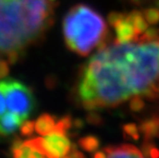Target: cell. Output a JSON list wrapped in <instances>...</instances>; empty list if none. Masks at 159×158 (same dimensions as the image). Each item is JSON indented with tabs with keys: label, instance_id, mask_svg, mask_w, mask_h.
Instances as JSON below:
<instances>
[{
	"label": "cell",
	"instance_id": "5",
	"mask_svg": "<svg viewBox=\"0 0 159 158\" xmlns=\"http://www.w3.org/2000/svg\"><path fill=\"white\" fill-rule=\"evenodd\" d=\"M109 23L115 33V39L119 41H128L145 34L150 24L145 18L143 11L130 12H112L109 16Z\"/></svg>",
	"mask_w": 159,
	"mask_h": 158
},
{
	"label": "cell",
	"instance_id": "17",
	"mask_svg": "<svg viewBox=\"0 0 159 158\" xmlns=\"http://www.w3.org/2000/svg\"><path fill=\"white\" fill-rule=\"evenodd\" d=\"M9 73V67L7 61L0 60V79L5 78Z\"/></svg>",
	"mask_w": 159,
	"mask_h": 158
},
{
	"label": "cell",
	"instance_id": "15",
	"mask_svg": "<svg viewBox=\"0 0 159 158\" xmlns=\"http://www.w3.org/2000/svg\"><path fill=\"white\" fill-rule=\"evenodd\" d=\"M123 133L125 136H127L130 139L137 140L140 137V127H138V125L133 123L125 124L123 126Z\"/></svg>",
	"mask_w": 159,
	"mask_h": 158
},
{
	"label": "cell",
	"instance_id": "16",
	"mask_svg": "<svg viewBox=\"0 0 159 158\" xmlns=\"http://www.w3.org/2000/svg\"><path fill=\"white\" fill-rule=\"evenodd\" d=\"M21 133L23 136H31L33 132H35V126H34V121H24L23 124L20 127Z\"/></svg>",
	"mask_w": 159,
	"mask_h": 158
},
{
	"label": "cell",
	"instance_id": "8",
	"mask_svg": "<svg viewBox=\"0 0 159 158\" xmlns=\"http://www.w3.org/2000/svg\"><path fill=\"white\" fill-rule=\"evenodd\" d=\"M105 157H144L141 149L129 144L108 146L102 150Z\"/></svg>",
	"mask_w": 159,
	"mask_h": 158
},
{
	"label": "cell",
	"instance_id": "13",
	"mask_svg": "<svg viewBox=\"0 0 159 158\" xmlns=\"http://www.w3.org/2000/svg\"><path fill=\"white\" fill-rule=\"evenodd\" d=\"M143 13L150 26L156 25L159 22V7H150L143 11Z\"/></svg>",
	"mask_w": 159,
	"mask_h": 158
},
{
	"label": "cell",
	"instance_id": "18",
	"mask_svg": "<svg viewBox=\"0 0 159 158\" xmlns=\"http://www.w3.org/2000/svg\"><path fill=\"white\" fill-rule=\"evenodd\" d=\"M6 102H5V97L4 95H3L2 90L0 89V116L3 115L6 111Z\"/></svg>",
	"mask_w": 159,
	"mask_h": 158
},
{
	"label": "cell",
	"instance_id": "11",
	"mask_svg": "<svg viewBox=\"0 0 159 158\" xmlns=\"http://www.w3.org/2000/svg\"><path fill=\"white\" fill-rule=\"evenodd\" d=\"M140 132L144 133L147 140L159 138V116L150 117L142 122Z\"/></svg>",
	"mask_w": 159,
	"mask_h": 158
},
{
	"label": "cell",
	"instance_id": "14",
	"mask_svg": "<svg viewBox=\"0 0 159 158\" xmlns=\"http://www.w3.org/2000/svg\"><path fill=\"white\" fill-rule=\"evenodd\" d=\"M142 150H143L144 156L159 157V149L153 145V143H151L150 140L146 139V142L144 143L143 147H142Z\"/></svg>",
	"mask_w": 159,
	"mask_h": 158
},
{
	"label": "cell",
	"instance_id": "1",
	"mask_svg": "<svg viewBox=\"0 0 159 158\" xmlns=\"http://www.w3.org/2000/svg\"><path fill=\"white\" fill-rule=\"evenodd\" d=\"M77 93L86 110L112 108L134 97H158L159 29L101 45L80 73Z\"/></svg>",
	"mask_w": 159,
	"mask_h": 158
},
{
	"label": "cell",
	"instance_id": "3",
	"mask_svg": "<svg viewBox=\"0 0 159 158\" xmlns=\"http://www.w3.org/2000/svg\"><path fill=\"white\" fill-rule=\"evenodd\" d=\"M108 34L106 21L96 9L77 4L69 9L63 21L66 45L79 56H86L104 44Z\"/></svg>",
	"mask_w": 159,
	"mask_h": 158
},
{
	"label": "cell",
	"instance_id": "6",
	"mask_svg": "<svg viewBox=\"0 0 159 158\" xmlns=\"http://www.w3.org/2000/svg\"><path fill=\"white\" fill-rule=\"evenodd\" d=\"M40 144L44 156L52 158L67 157L73 147L67 133L60 130H53L40 138Z\"/></svg>",
	"mask_w": 159,
	"mask_h": 158
},
{
	"label": "cell",
	"instance_id": "7",
	"mask_svg": "<svg viewBox=\"0 0 159 158\" xmlns=\"http://www.w3.org/2000/svg\"><path fill=\"white\" fill-rule=\"evenodd\" d=\"M24 121L25 120H23L18 114L11 111L4 113L0 116V136L7 137L15 133L21 127Z\"/></svg>",
	"mask_w": 159,
	"mask_h": 158
},
{
	"label": "cell",
	"instance_id": "19",
	"mask_svg": "<svg viewBox=\"0 0 159 158\" xmlns=\"http://www.w3.org/2000/svg\"><path fill=\"white\" fill-rule=\"evenodd\" d=\"M83 156H84L83 153H81L77 148L72 147V149H71L70 153L68 154V156L67 157H83Z\"/></svg>",
	"mask_w": 159,
	"mask_h": 158
},
{
	"label": "cell",
	"instance_id": "4",
	"mask_svg": "<svg viewBox=\"0 0 159 158\" xmlns=\"http://www.w3.org/2000/svg\"><path fill=\"white\" fill-rule=\"evenodd\" d=\"M0 89L4 95L7 109L23 120L28 119L36 107L33 90L24 82L12 78L0 80Z\"/></svg>",
	"mask_w": 159,
	"mask_h": 158
},
{
	"label": "cell",
	"instance_id": "20",
	"mask_svg": "<svg viewBox=\"0 0 159 158\" xmlns=\"http://www.w3.org/2000/svg\"><path fill=\"white\" fill-rule=\"evenodd\" d=\"M52 1H53V0H52Z\"/></svg>",
	"mask_w": 159,
	"mask_h": 158
},
{
	"label": "cell",
	"instance_id": "12",
	"mask_svg": "<svg viewBox=\"0 0 159 158\" xmlns=\"http://www.w3.org/2000/svg\"><path fill=\"white\" fill-rule=\"evenodd\" d=\"M79 146L86 152H94L100 146V141L93 136H87L79 140Z\"/></svg>",
	"mask_w": 159,
	"mask_h": 158
},
{
	"label": "cell",
	"instance_id": "9",
	"mask_svg": "<svg viewBox=\"0 0 159 158\" xmlns=\"http://www.w3.org/2000/svg\"><path fill=\"white\" fill-rule=\"evenodd\" d=\"M11 152L13 157L16 158H41L44 155L35 149L28 141L16 140L11 147Z\"/></svg>",
	"mask_w": 159,
	"mask_h": 158
},
{
	"label": "cell",
	"instance_id": "10",
	"mask_svg": "<svg viewBox=\"0 0 159 158\" xmlns=\"http://www.w3.org/2000/svg\"><path fill=\"white\" fill-rule=\"evenodd\" d=\"M57 122V121L56 117H53L50 114H41L34 121L35 132L40 134V136H46V134H48L55 130Z\"/></svg>",
	"mask_w": 159,
	"mask_h": 158
},
{
	"label": "cell",
	"instance_id": "2",
	"mask_svg": "<svg viewBox=\"0 0 159 158\" xmlns=\"http://www.w3.org/2000/svg\"><path fill=\"white\" fill-rule=\"evenodd\" d=\"M53 19L52 0H0V52L13 64L45 34Z\"/></svg>",
	"mask_w": 159,
	"mask_h": 158
}]
</instances>
